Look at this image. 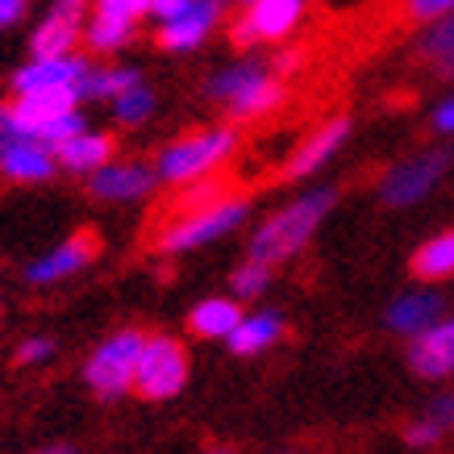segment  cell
I'll return each mask as SVG.
<instances>
[{
    "label": "cell",
    "instance_id": "cell-7",
    "mask_svg": "<svg viewBox=\"0 0 454 454\" xmlns=\"http://www.w3.org/2000/svg\"><path fill=\"white\" fill-rule=\"evenodd\" d=\"M92 17V0H55L51 13L38 21L34 38H29V55L34 59H67L83 38V26Z\"/></svg>",
    "mask_w": 454,
    "mask_h": 454
},
{
    "label": "cell",
    "instance_id": "cell-3",
    "mask_svg": "<svg viewBox=\"0 0 454 454\" xmlns=\"http://www.w3.org/2000/svg\"><path fill=\"white\" fill-rule=\"evenodd\" d=\"M208 97L230 113V121H254V117H267L271 109H279L284 80L254 59H242V63L221 67L208 80Z\"/></svg>",
    "mask_w": 454,
    "mask_h": 454
},
{
    "label": "cell",
    "instance_id": "cell-26",
    "mask_svg": "<svg viewBox=\"0 0 454 454\" xmlns=\"http://www.w3.org/2000/svg\"><path fill=\"white\" fill-rule=\"evenodd\" d=\"M267 284H271V267H267V262H254V259H247L234 276H230L234 301H250V296H259V292H267Z\"/></svg>",
    "mask_w": 454,
    "mask_h": 454
},
{
    "label": "cell",
    "instance_id": "cell-13",
    "mask_svg": "<svg viewBox=\"0 0 454 454\" xmlns=\"http://www.w3.org/2000/svg\"><path fill=\"white\" fill-rule=\"evenodd\" d=\"M346 138H350V117H330V121L317 125L313 134H309V138H304L301 146L288 154V163H284V171H279V176H284V179L313 176L317 167H325L333 154L342 151Z\"/></svg>",
    "mask_w": 454,
    "mask_h": 454
},
{
    "label": "cell",
    "instance_id": "cell-24",
    "mask_svg": "<svg viewBox=\"0 0 454 454\" xmlns=\"http://www.w3.org/2000/svg\"><path fill=\"white\" fill-rule=\"evenodd\" d=\"M417 51H421V59H426V63H434L438 71L454 75V17H446L442 26H429Z\"/></svg>",
    "mask_w": 454,
    "mask_h": 454
},
{
    "label": "cell",
    "instance_id": "cell-32",
    "mask_svg": "<svg viewBox=\"0 0 454 454\" xmlns=\"http://www.w3.org/2000/svg\"><path fill=\"white\" fill-rule=\"evenodd\" d=\"M29 13V0H0V29H13Z\"/></svg>",
    "mask_w": 454,
    "mask_h": 454
},
{
    "label": "cell",
    "instance_id": "cell-10",
    "mask_svg": "<svg viewBox=\"0 0 454 454\" xmlns=\"http://www.w3.org/2000/svg\"><path fill=\"white\" fill-rule=\"evenodd\" d=\"M100 254V238L97 230H75L71 238H63L59 247H51L42 259H34L26 267V279L34 288H51V284H63L67 276L83 271L88 262Z\"/></svg>",
    "mask_w": 454,
    "mask_h": 454
},
{
    "label": "cell",
    "instance_id": "cell-23",
    "mask_svg": "<svg viewBox=\"0 0 454 454\" xmlns=\"http://www.w3.org/2000/svg\"><path fill=\"white\" fill-rule=\"evenodd\" d=\"M134 29L138 26H125V21H113V17H88V26H83V42H88V51H97V55H117L129 46L134 38Z\"/></svg>",
    "mask_w": 454,
    "mask_h": 454
},
{
    "label": "cell",
    "instance_id": "cell-14",
    "mask_svg": "<svg viewBox=\"0 0 454 454\" xmlns=\"http://www.w3.org/2000/svg\"><path fill=\"white\" fill-rule=\"evenodd\" d=\"M92 71V63L83 55H67V59H29L26 67L13 75V92H51V88H75L80 92L83 75Z\"/></svg>",
    "mask_w": 454,
    "mask_h": 454
},
{
    "label": "cell",
    "instance_id": "cell-31",
    "mask_svg": "<svg viewBox=\"0 0 454 454\" xmlns=\"http://www.w3.org/2000/svg\"><path fill=\"white\" fill-rule=\"evenodd\" d=\"M192 9V0H151V17L159 21V26H171V21H179V17Z\"/></svg>",
    "mask_w": 454,
    "mask_h": 454
},
{
    "label": "cell",
    "instance_id": "cell-8",
    "mask_svg": "<svg viewBox=\"0 0 454 454\" xmlns=\"http://www.w3.org/2000/svg\"><path fill=\"white\" fill-rule=\"evenodd\" d=\"M304 0H254L247 4V13L230 26V42L238 51H250L259 42H284L292 29L301 26Z\"/></svg>",
    "mask_w": 454,
    "mask_h": 454
},
{
    "label": "cell",
    "instance_id": "cell-2",
    "mask_svg": "<svg viewBox=\"0 0 454 454\" xmlns=\"http://www.w3.org/2000/svg\"><path fill=\"white\" fill-rule=\"evenodd\" d=\"M333 200H338L333 188H317V192L296 196L292 205L271 213V217L254 230V238H250V259L276 267V262H288L292 254H301V250L309 247V238L317 234L321 217L333 208Z\"/></svg>",
    "mask_w": 454,
    "mask_h": 454
},
{
    "label": "cell",
    "instance_id": "cell-34",
    "mask_svg": "<svg viewBox=\"0 0 454 454\" xmlns=\"http://www.w3.org/2000/svg\"><path fill=\"white\" fill-rule=\"evenodd\" d=\"M434 125H438L442 134H454V100L438 105V113H434Z\"/></svg>",
    "mask_w": 454,
    "mask_h": 454
},
{
    "label": "cell",
    "instance_id": "cell-9",
    "mask_svg": "<svg viewBox=\"0 0 454 454\" xmlns=\"http://www.w3.org/2000/svg\"><path fill=\"white\" fill-rule=\"evenodd\" d=\"M450 163H454L450 151H429V154H417V159H404V163H396L384 176V184H380V200H384L387 208L417 205L421 196L434 192V184L450 171Z\"/></svg>",
    "mask_w": 454,
    "mask_h": 454
},
{
    "label": "cell",
    "instance_id": "cell-1",
    "mask_svg": "<svg viewBox=\"0 0 454 454\" xmlns=\"http://www.w3.org/2000/svg\"><path fill=\"white\" fill-rule=\"evenodd\" d=\"M238 125H205V129H188L176 142H167L159 151V179L176 184V188H192L200 179H213L221 167L238 154Z\"/></svg>",
    "mask_w": 454,
    "mask_h": 454
},
{
    "label": "cell",
    "instance_id": "cell-18",
    "mask_svg": "<svg viewBox=\"0 0 454 454\" xmlns=\"http://www.w3.org/2000/svg\"><path fill=\"white\" fill-rule=\"evenodd\" d=\"M242 304L234 296H208V301L192 304V313H188V330L196 338H230V333L242 325Z\"/></svg>",
    "mask_w": 454,
    "mask_h": 454
},
{
    "label": "cell",
    "instance_id": "cell-36",
    "mask_svg": "<svg viewBox=\"0 0 454 454\" xmlns=\"http://www.w3.org/2000/svg\"><path fill=\"white\" fill-rule=\"evenodd\" d=\"M208 454H230V450H208Z\"/></svg>",
    "mask_w": 454,
    "mask_h": 454
},
{
    "label": "cell",
    "instance_id": "cell-12",
    "mask_svg": "<svg viewBox=\"0 0 454 454\" xmlns=\"http://www.w3.org/2000/svg\"><path fill=\"white\" fill-rule=\"evenodd\" d=\"M59 171L51 146H42L29 134H0V176L13 184H42Z\"/></svg>",
    "mask_w": 454,
    "mask_h": 454
},
{
    "label": "cell",
    "instance_id": "cell-21",
    "mask_svg": "<svg viewBox=\"0 0 454 454\" xmlns=\"http://www.w3.org/2000/svg\"><path fill=\"white\" fill-rule=\"evenodd\" d=\"M409 271H413L417 279H426V284L450 279L454 276V230L421 242V247L413 250V259H409Z\"/></svg>",
    "mask_w": 454,
    "mask_h": 454
},
{
    "label": "cell",
    "instance_id": "cell-11",
    "mask_svg": "<svg viewBox=\"0 0 454 454\" xmlns=\"http://www.w3.org/2000/svg\"><path fill=\"white\" fill-rule=\"evenodd\" d=\"M159 184V171L138 159H113L109 167H100L97 176H88V192L97 200H109V205H129V200H142V196L154 192Z\"/></svg>",
    "mask_w": 454,
    "mask_h": 454
},
{
    "label": "cell",
    "instance_id": "cell-28",
    "mask_svg": "<svg viewBox=\"0 0 454 454\" xmlns=\"http://www.w3.org/2000/svg\"><path fill=\"white\" fill-rule=\"evenodd\" d=\"M404 13L413 21H446L454 17V0H404Z\"/></svg>",
    "mask_w": 454,
    "mask_h": 454
},
{
    "label": "cell",
    "instance_id": "cell-20",
    "mask_svg": "<svg viewBox=\"0 0 454 454\" xmlns=\"http://www.w3.org/2000/svg\"><path fill=\"white\" fill-rule=\"evenodd\" d=\"M279 338H284V317L250 313V317H242V325H238L225 342H230V350H234L238 358H250V355H259V350H267V346H276Z\"/></svg>",
    "mask_w": 454,
    "mask_h": 454
},
{
    "label": "cell",
    "instance_id": "cell-22",
    "mask_svg": "<svg viewBox=\"0 0 454 454\" xmlns=\"http://www.w3.org/2000/svg\"><path fill=\"white\" fill-rule=\"evenodd\" d=\"M142 83V71L138 67H92L88 75H83L80 83V100H117L125 97L129 88H138Z\"/></svg>",
    "mask_w": 454,
    "mask_h": 454
},
{
    "label": "cell",
    "instance_id": "cell-19",
    "mask_svg": "<svg viewBox=\"0 0 454 454\" xmlns=\"http://www.w3.org/2000/svg\"><path fill=\"white\" fill-rule=\"evenodd\" d=\"M438 313H442V301L434 292H409V296L392 301V309H387V330L417 338V333H426L438 325Z\"/></svg>",
    "mask_w": 454,
    "mask_h": 454
},
{
    "label": "cell",
    "instance_id": "cell-4",
    "mask_svg": "<svg viewBox=\"0 0 454 454\" xmlns=\"http://www.w3.org/2000/svg\"><path fill=\"white\" fill-rule=\"evenodd\" d=\"M247 217H250V200L238 192H230L217 205L192 208V213H171L163 221V230L154 234V250L159 254H188V250H200L208 242H217V238L234 234Z\"/></svg>",
    "mask_w": 454,
    "mask_h": 454
},
{
    "label": "cell",
    "instance_id": "cell-29",
    "mask_svg": "<svg viewBox=\"0 0 454 454\" xmlns=\"http://www.w3.org/2000/svg\"><path fill=\"white\" fill-rule=\"evenodd\" d=\"M55 355V338H26V342L17 346V355H13V363L17 367H34V363H46V358Z\"/></svg>",
    "mask_w": 454,
    "mask_h": 454
},
{
    "label": "cell",
    "instance_id": "cell-30",
    "mask_svg": "<svg viewBox=\"0 0 454 454\" xmlns=\"http://www.w3.org/2000/svg\"><path fill=\"white\" fill-rule=\"evenodd\" d=\"M442 434H446V429H442L434 417H421V421H413V426L404 429V442L417 446V450H426V446H438Z\"/></svg>",
    "mask_w": 454,
    "mask_h": 454
},
{
    "label": "cell",
    "instance_id": "cell-17",
    "mask_svg": "<svg viewBox=\"0 0 454 454\" xmlns=\"http://www.w3.org/2000/svg\"><path fill=\"white\" fill-rule=\"evenodd\" d=\"M113 154H117V138L100 134V129H83V134L67 138L63 146H55L59 167L71 171V176H97L100 167L113 163Z\"/></svg>",
    "mask_w": 454,
    "mask_h": 454
},
{
    "label": "cell",
    "instance_id": "cell-37",
    "mask_svg": "<svg viewBox=\"0 0 454 454\" xmlns=\"http://www.w3.org/2000/svg\"><path fill=\"white\" fill-rule=\"evenodd\" d=\"M242 4H254V0H242Z\"/></svg>",
    "mask_w": 454,
    "mask_h": 454
},
{
    "label": "cell",
    "instance_id": "cell-33",
    "mask_svg": "<svg viewBox=\"0 0 454 454\" xmlns=\"http://www.w3.org/2000/svg\"><path fill=\"white\" fill-rule=\"evenodd\" d=\"M429 417L438 421L442 429H454V396H446V400H438L434 409H429Z\"/></svg>",
    "mask_w": 454,
    "mask_h": 454
},
{
    "label": "cell",
    "instance_id": "cell-25",
    "mask_svg": "<svg viewBox=\"0 0 454 454\" xmlns=\"http://www.w3.org/2000/svg\"><path fill=\"white\" fill-rule=\"evenodd\" d=\"M154 109H159V100H154V92L146 88V83H138V88H129L125 97L113 100V117L121 125H142V121H151Z\"/></svg>",
    "mask_w": 454,
    "mask_h": 454
},
{
    "label": "cell",
    "instance_id": "cell-27",
    "mask_svg": "<svg viewBox=\"0 0 454 454\" xmlns=\"http://www.w3.org/2000/svg\"><path fill=\"white\" fill-rule=\"evenodd\" d=\"M92 13L125 21V26H138L142 17H151V0H92Z\"/></svg>",
    "mask_w": 454,
    "mask_h": 454
},
{
    "label": "cell",
    "instance_id": "cell-5",
    "mask_svg": "<svg viewBox=\"0 0 454 454\" xmlns=\"http://www.w3.org/2000/svg\"><path fill=\"white\" fill-rule=\"evenodd\" d=\"M146 346V333L138 330H117L88 355L83 363V380L100 400H117L134 392V375H138V358Z\"/></svg>",
    "mask_w": 454,
    "mask_h": 454
},
{
    "label": "cell",
    "instance_id": "cell-6",
    "mask_svg": "<svg viewBox=\"0 0 454 454\" xmlns=\"http://www.w3.org/2000/svg\"><path fill=\"white\" fill-rule=\"evenodd\" d=\"M188 350L179 338L171 333H151L146 346H142V358H138V375H134V392L142 400H171L184 392L188 384Z\"/></svg>",
    "mask_w": 454,
    "mask_h": 454
},
{
    "label": "cell",
    "instance_id": "cell-35",
    "mask_svg": "<svg viewBox=\"0 0 454 454\" xmlns=\"http://www.w3.org/2000/svg\"><path fill=\"white\" fill-rule=\"evenodd\" d=\"M46 454H75L71 446H55V450H46Z\"/></svg>",
    "mask_w": 454,
    "mask_h": 454
},
{
    "label": "cell",
    "instance_id": "cell-16",
    "mask_svg": "<svg viewBox=\"0 0 454 454\" xmlns=\"http://www.w3.org/2000/svg\"><path fill=\"white\" fill-rule=\"evenodd\" d=\"M409 367L421 380H442L454 372V321H442L434 330L417 333L409 342Z\"/></svg>",
    "mask_w": 454,
    "mask_h": 454
},
{
    "label": "cell",
    "instance_id": "cell-15",
    "mask_svg": "<svg viewBox=\"0 0 454 454\" xmlns=\"http://www.w3.org/2000/svg\"><path fill=\"white\" fill-rule=\"evenodd\" d=\"M221 9H225V0H192V9L179 17V21L159 26V46H163V51H171V55L196 51V46L213 34V26L221 21Z\"/></svg>",
    "mask_w": 454,
    "mask_h": 454
}]
</instances>
